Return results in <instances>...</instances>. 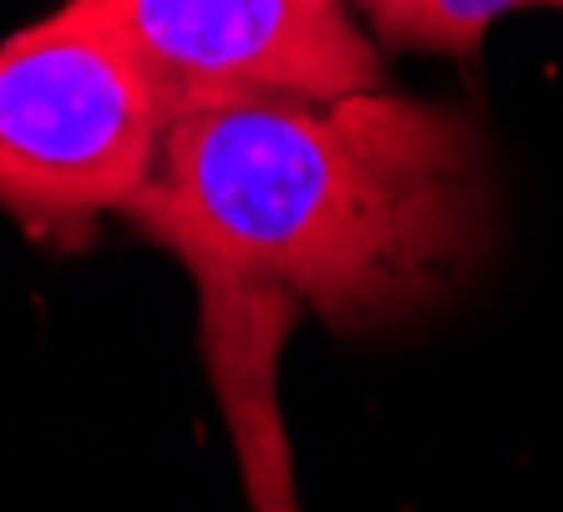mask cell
<instances>
[{
  "label": "cell",
  "instance_id": "cell-3",
  "mask_svg": "<svg viewBox=\"0 0 563 512\" xmlns=\"http://www.w3.org/2000/svg\"><path fill=\"white\" fill-rule=\"evenodd\" d=\"M102 11L168 122L234 102H330L386 81L345 0H102Z\"/></svg>",
  "mask_w": 563,
  "mask_h": 512
},
{
  "label": "cell",
  "instance_id": "cell-5",
  "mask_svg": "<svg viewBox=\"0 0 563 512\" xmlns=\"http://www.w3.org/2000/svg\"><path fill=\"white\" fill-rule=\"evenodd\" d=\"M239 482H244L250 512H300L289 442H275V447H260L250 457H239Z\"/></svg>",
  "mask_w": 563,
  "mask_h": 512
},
{
  "label": "cell",
  "instance_id": "cell-1",
  "mask_svg": "<svg viewBox=\"0 0 563 512\" xmlns=\"http://www.w3.org/2000/svg\"><path fill=\"white\" fill-rule=\"evenodd\" d=\"M128 219L198 289H254L335 330L437 310L487 259L493 188L462 112L417 97L234 102L173 118Z\"/></svg>",
  "mask_w": 563,
  "mask_h": 512
},
{
  "label": "cell",
  "instance_id": "cell-4",
  "mask_svg": "<svg viewBox=\"0 0 563 512\" xmlns=\"http://www.w3.org/2000/svg\"><path fill=\"white\" fill-rule=\"evenodd\" d=\"M371 41L391 52L472 56L477 41L512 11H563V0H351Z\"/></svg>",
  "mask_w": 563,
  "mask_h": 512
},
{
  "label": "cell",
  "instance_id": "cell-2",
  "mask_svg": "<svg viewBox=\"0 0 563 512\" xmlns=\"http://www.w3.org/2000/svg\"><path fill=\"white\" fill-rule=\"evenodd\" d=\"M168 112L102 0H62L0 41V213L41 238H87L128 213Z\"/></svg>",
  "mask_w": 563,
  "mask_h": 512
}]
</instances>
